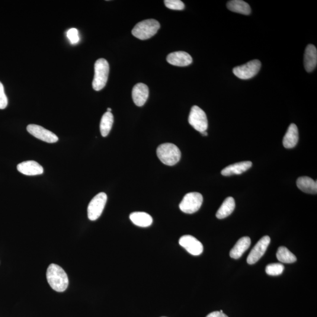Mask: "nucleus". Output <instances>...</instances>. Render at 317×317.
Segmentation results:
<instances>
[{"mask_svg":"<svg viewBox=\"0 0 317 317\" xmlns=\"http://www.w3.org/2000/svg\"><path fill=\"white\" fill-rule=\"evenodd\" d=\"M47 279L51 287L57 292H63L68 288V275L62 267L57 264L49 265L47 271Z\"/></svg>","mask_w":317,"mask_h":317,"instance_id":"nucleus-1","label":"nucleus"},{"mask_svg":"<svg viewBox=\"0 0 317 317\" xmlns=\"http://www.w3.org/2000/svg\"><path fill=\"white\" fill-rule=\"evenodd\" d=\"M156 153L160 161L168 166L176 165L181 158V150L173 143L162 144L157 149Z\"/></svg>","mask_w":317,"mask_h":317,"instance_id":"nucleus-2","label":"nucleus"},{"mask_svg":"<svg viewBox=\"0 0 317 317\" xmlns=\"http://www.w3.org/2000/svg\"><path fill=\"white\" fill-rule=\"evenodd\" d=\"M160 27L161 25L158 21L149 19L137 23L133 28L132 34L134 37L139 40H146L155 35Z\"/></svg>","mask_w":317,"mask_h":317,"instance_id":"nucleus-3","label":"nucleus"},{"mask_svg":"<svg viewBox=\"0 0 317 317\" xmlns=\"http://www.w3.org/2000/svg\"><path fill=\"white\" fill-rule=\"evenodd\" d=\"M95 75L92 82V86L96 91L103 89L108 81L110 65L104 59H99L95 63Z\"/></svg>","mask_w":317,"mask_h":317,"instance_id":"nucleus-4","label":"nucleus"},{"mask_svg":"<svg viewBox=\"0 0 317 317\" xmlns=\"http://www.w3.org/2000/svg\"><path fill=\"white\" fill-rule=\"evenodd\" d=\"M203 200L202 195L200 193L197 192H191L185 195L179 204V208L184 213L193 214L200 209L203 203Z\"/></svg>","mask_w":317,"mask_h":317,"instance_id":"nucleus-5","label":"nucleus"},{"mask_svg":"<svg viewBox=\"0 0 317 317\" xmlns=\"http://www.w3.org/2000/svg\"><path fill=\"white\" fill-rule=\"evenodd\" d=\"M261 63L257 60H252L241 66L235 67L233 72L237 77L242 79L254 78L257 74L261 68Z\"/></svg>","mask_w":317,"mask_h":317,"instance_id":"nucleus-6","label":"nucleus"},{"mask_svg":"<svg viewBox=\"0 0 317 317\" xmlns=\"http://www.w3.org/2000/svg\"><path fill=\"white\" fill-rule=\"evenodd\" d=\"M188 121L190 126L200 133L207 129L206 114L197 106L195 105L191 108Z\"/></svg>","mask_w":317,"mask_h":317,"instance_id":"nucleus-7","label":"nucleus"},{"mask_svg":"<svg viewBox=\"0 0 317 317\" xmlns=\"http://www.w3.org/2000/svg\"><path fill=\"white\" fill-rule=\"evenodd\" d=\"M107 195L101 192L92 198L88 207V217L89 220L95 221L101 216L107 201Z\"/></svg>","mask_w":317,"mask_h":317,"instance_id":"nucleus-8","label":"nucleus"},{"mask_svg":"<svg viewBox=\"0 0 317 317\" xmlns=\"http://www.w3.org/2000/svg\"><path fill=\"white\" fill-rule=\"evenodd\" d=\"M27 129L32 135L44 142L53 143L57 142L59 140L56 134L37 125H29Z\"/></svg>","mask_w":317,"mask_h":317,"instance_id":"nucleus-9","label":"nucleus"},{"mask_svg":"<svg viewBox=\"0 0 317 317\" xmlns=\"http://www.w3.org/2000/svg\"><path fill=\"white\" fill-rule=\"evenodd\" d=\"M270 237L268 236H264L259 240L248 255L247 259L248 264H254L260 260L266 252L268 246L270 245Z\"/></svg>","mask_w":317,"mask_h":317,"instance_id":"nucleus-10","label":"nucleus"},{"mask_svg":"<svg viewBox=\"0 0 317 317\" xmlns=\"http://www.w3.org/2000/svg\"><path fill=\"white\" fill-rule=\"evenodd\" d=\"M179 245L183 247L188 253L193 255H199L203 252V246L201 243L190 235L182 236L179 239Z\"/></svg>","mask_w":317,"mask_h":317,"instance_id":"nucleus-11","label":"nucleus"},{"mask_svg":"<svg viewBox=\"0 0 317 317\" xmlns=\"http://www.w3.org/2000/svg\"><path fill=\"white\" fill-rule=\"evenodd\" d=\"M149 94V88L146 85L139 83L134 85L132 94L134 104L137 107H142L148 100Z\"/></svg>","mask_w":317,"mask_h":317,"instance_id":"nucleus-12","label":"nucleus"},{"mask_svg":"<svg viewBox=\"0 0 317 317\" xmlns=\"http://www.w3.org/2000/svg\"><path fill=\"white\" fill-rule=\"evenodd\" d=\"M167 62L173 65L187 66L190 65L193 59L188 53L184 51H177L169 54Z\"/></svg>","mask_w":317,"mask_h":317,"instance_id":"nucleus-13","label":"nucleus"},{"mask_svg":"<svg viewBox=\"0 0 317 317\" xmlns=\"http://www.w3.org/2000/svg\"><path fill=\"white\" fill-rule=\"evenodd\" d=\"M17 170L22 174L27 176L40 175L44 173L43 166L37 162L33 161L20 163L17 166Z\"/></svg>","mask_w":317,"mask_h":317,"instance_id":"nucleus-14","label":"nucleus"},{"mask_svg":"<svg viewBox=\"0 0 317 317\" xmlns=\"http://www.w3.org/2000/svg\"><path fill=\"white\" fill-rule=\"evenodd\" d=\"M304 67L308 72H312L316 68L317 64V50L313 44L307 47L304 59Z\"/></svg>","mask_w":317,"mask_h":317,"instance_id":"nucleus-15","label":"nucleus"},{"mask_svg":"<svg viewBox=\"0 0 317 317\" xmlns=\"http://www.w3.org/2000/svg\"><path fill=\"white\" fill-rule=\"evenodd\" d=\"M299 138V130L296 125L291 124L284 137L283 145L287 149L293 148L297 145Z\"/></svg>","mask_w":317,"mask_h":317,"instance_id":"nucleus-16","label":"nucleus"},{"mask_svg":"<svg viewBox=\"0 0 317 317\" xmlns=\"http://www.w3.org/2000/svg\"><path fill=\"white\" fill-rule=\"evenodd\" d=\"M252 166V162L250 161L236 163L235 164L227 166L226 168L222 170L221 174L225 176L240 175L248 171Z\"/></svg>","mask_w":317,"mask_h":317,"instance_id":"nucleus-17","label":"nucleus"},{"mask_svg":"<svg viewBox=\"0 0 317 317\" xmlns=\"http://www.w3.org/2000/svg\"><path fill=\"white\" fill-rule=\"evenodd\" d=\"M251 245V240L249 237L240 239L230 252V256L233 258L239 259L248 251Z\"/></svg>","mask_w":317,"mask_h":317,"instance_id":"nucleus-18","label":"nucleus"},{"mask_svg":"<svg viewBox=\"0 0 317 317\" xmlns=\"http://www.w3.org/2000/svg\"><path fill=\"white\" fill-rule=\"evenodd\" d=\"M297 187L304 193L317 194V182L307 176H303L297 179Z\"/></svg>","mask_w":317,"mask_h":317,"instance_id":"nucleus-19","label":"nucleus"},{"mask_svg":"<svg viewBox=\"0 0 317 317\" xmlns=\"http://www.w3.org/2000/svg\"><path fill=\"white\" fill-rule=\"evenodd\" d=\"M236 204L235 199L232 197L226 198L225 201L217 211L216 216L217 219H223L228 217L233 213L235 209Z\"/></svg>","mask_w":317,"mask_h":317,"instance_id":"nucleus-20","label":"nucleus"},{"mask_svg":"<svg viewBox=\"0 0 317 317\" xmlns=\"http://www.w3.org/2000/svg\"><path fill=\"white\" fill-rule=\"evenodd\" d=\"M129 217L134 225L141 227H149L153 223L152 217L145 212H134L130 214Z\"/></svg>","mask_w":317,"mask_h":317,"instance_id":"nucleus-21","label":"nucleus"},{"mask_svg":"<svg viewBox=\"0 0 317 317\" xmlns=\"http://www.w3.org/2000/svg\"><path fill=\"white\" fill-rule=\"evenodd\" d=\"M227 8L233 12L237 13L249 15L251 14V8L248 3L242 0H233L227 2Z\"/></svg>","mask_w":317,"mask_h":317,"instance_id":"nucleus-22","label":"nucleus"},{"mask_svg":"<svg viewBox=\"0 0 317 317\" xmlns=\"http://www.w3.org/2000/svg\"><path fill=\"white\" fill-rule=\"evenodd\" d=\"M114 124V116L111 113H105L102 117L100 131L102 136L106 137L110 133Z\"/></svg>","mask_w":317,"mask_h":317,"instance_id":"nucleus-23","label":"nucleus"},{"mask_svg":"<svg viewBox=\"0 0 317 317\" xmlns=\"http://www.w3.org/2000/svg\"><path fill=\"white\" fill-rule=\"evenodd\" d=\"M276 256L278 261L284 263H293L297 261L296 255L283 246L278 248Z\"/></svg>","mask_w":317,"mask_h":317,"instance_id":"nucleus-24","label":"nucleus"},{"mask_svg":"<svg viewBox=\"0 0 317 317\" xmlns=\"http://www.w3.org/2000/svg\"><path fill=\"white\" fill-rule=\"evenodd\" d=\"M284 266L281 263H273L268 264L265 268V272L269 275L277 276L283 273Z\"/></svg>","mask_w":317,"mask_h":317,"instance_id":"nucleus-25","label":"nucleus"},{"mask_svg":"<svg viewBox=\"0 0 317 317\" xmlns=\"http://www.w3.org/2000/svg\"><path fill=\"white\" fill-rule=\"evenodd\" d=\"M166 7L174 10H183L185 6L184 3L180 0H165Z\"/></svg>","mask_w":317,"mask_h":317,"instance_id":"nucleus-26","label":"nucleus"},{"mask_svg":"<svg viewBox=\"0 0 317 317\" xmlns=\"http://www.w3.org/2000/svg\"><path fill=\"white\" fill-rule=\"evenodd\" d=\"M67 37H68L70 42L72 44H77L79 42V37L77 29H70V30L67 32Z\"/></svg>","mask_w":317,"mask_h":317,"instance_id":"nucleus-27","label":"nucleus"},{"mask_svg":"<svg viewBox=\"0 0 317 317\" xmlns=\"http://www.w3.org/2000/svg\"><path fill=\"white\" fill-rule=\"evenodd\" d=\"M8 99L4 91V86L0 82V110H4L7 107Z\"/></svg>","mask_w":317,"mask_h":317,"instance_id":"nucleus-28","label":"nucleus"},{"mask_svg":"<svg viewBox=\"0 0 317 317\" xmlns=\"http://www.w3.org/2000/svg\"><path fill=\"white\" fill-rule=\"evenodd\" d=\"M206 317H229L225 314L221 313L220 312H214L211 313Z\"/></svg>","mask_w":317,"mask_h":317,"instance_id":"nucleus-29","label":"nucleus"},{"mask_svg":"<svg viewBox=\"0 0 317 317\" xmlns=\"http://www.w3.org/2000/svg\"><path fill=\"white\" fill-rule=\"evenodd\" d=\"M201 134V135L202 136H207V132H206V131H204V132H201L200 133Z\"/></svg>","mask_w":317,"mask_h":317,"instance_id":"nucleus-30","label":"nucleus"},{"mask_svg":"<svg viewBox=\"0 0 317 317\" xmlns=\"http://www.w3.org/2000/svg\"><path fill=\"white\" fill-rule=\"evenodd\" d=\"M111 111H112V110H111V108H108L107 109V112H109V113H111Z\"/></svg>","mask_w":317,"mask_h":317,"instance_id":"nucleus-31","label":"nucleus"},{"mask_svg":"<svg viewBox=\"0 0 317 317\" xmlns=\"http://www.w3.org/2000/svg\"></svg>","mask_w":317,"mask_h":317,"instance_id":"nucleus-32","label":"nucleus"}]
</instances>
